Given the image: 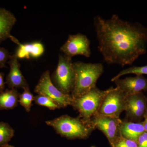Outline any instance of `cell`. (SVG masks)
Listing matches in <instances>:
<instances>
[{"mask_svg": "<svg viewBox=\"0 0 147 147\" xmlns=\"http://www.w3.org/2000/svg\"><path fill=\"white\" fill-rule=\"evenodd\" d=\"M94 25L98 49L108 64H132L147 51V27L124 21L117 14L105 19L97 15Z\"/></svg>", "mask_w": 147, "mask_h": 147, "instance_id": "1", "label": "cell"}, {"mask_svg": "<svg viewBox=\"0 0 147 147\" xmlns=\"http://www.w3.org/2000/svg\"><path fill=\"white\" fill-rule=\"evenodd\" d=\"M75 79L71 92L73 98L79 97L96 87V82L104 72L101 63H86L81 61L73 63Z\"/></svg>", "mask_w": 147, "mask_h": 147, "instance_id": "2", "label": "cell"}, {"mask_svg": "<svg viewBox=\"0 0 147 147\" xmlns=\"http://www.w3.org/2000/svg\"><path fill=\"white\" fill-rule=\"evenodd\" d=\"M45 123L58 134L68 139L86 138L94 128L91 123L84 120L80 117L74 118L63 115Z\"/></svg>", "mask_w": 147, "mask_h": 147, "instance_id": "3", "label": "cell"}, {"mask_svg": "<svg viewBox=\"0 0 147 147\" xmlns=\"http://www.w3.org/2000/svg\"><path fill=\"white\" fill-rule=\"evenodd\" d=\"M108 89L102 90L96 87L79 97L73 98L71 105L78 110L81 117L91 122L92 118L97 113Z\"/></svg>", "mask_w": 147, "mask_h": 147, "instance_id": "4", "label": "cell"}, {"mask_svg": "<svg viewBox=\"0 0 147 147\" xmlns=\"http://www.w3.org/2000/svg\"><path fill=\"white\" fill-rule=\"evenodd\" d=\"M72 59L64 55H59L53 80L55 86L66 94L71 93L74 86L75 73Z\"/></svg>", "mask_w": 147, "mask_h": 147, "instance_id": "5", "label": "cell"}, {"mask_svg": "<svg viewBox=\"0 0 147 147\" xmlns=\"http://www.w3.org/2000/svg\"><path fill=\"white\" fill-rule=\"evenodd\" d=\"M34 92L38 94L49 98L60 108L71 105L73 101V98L71 95L63 93L53 84L49 70L42 73L36 86Z\"/></svg>", "mask_w": 147, "mask_h": 147, "instance_id": "6", "label": "cell"}, {"mask_svg": "<svg viewBox=\"0 0 147 147\" xmlns=\"http://www.w3.org/2000/svg\"><path fill=\"white\" fill-rule=\"evenodd\" d=\"M127 96L117 87L110 88L96 115L119 118L121 113L125 110Z\"/></svg>", "mask_w": 147, "mask_h": 147, "instance_id": "7", "label": "cell"}, {"mask_svg": "<svg viewBox=\"0 0 147 147\" xmlns=\"http://www.w3.org/2000/svg\"><path fill=\"white\" fill-rule=\"evenodd\" d=\"M60 50L63 55L71 59L76 55L89 58L91 55L90 41L86 35L82 33L69 35Z\"/></svg>", "mask_w": 147, "mask_h": 147, "instance_id": "8", "label": "cell"}, {"mask_svg": "<svg viewBox=\"0 0 147 147\" xmlns=\"http://www.w3.org/2000/svg\"><path fill=\"white\" fill-rule=\"evenodd\" d=\"M121 122L119 118L98 115H95L91 120L94 127L102 131L113 146L121 136Z\"/></svg>", "mask_w": 147, "mask_h": 147, "instance_id": "9", "label": "cell"}, {"mask_svg": "<svg viewBox=\"0 0 147 147\" xmlns=\"http://www.w3.org/2000/svg\"><path fill=\"white\" fill-rule=\"evenodd\" d=\"M147 110V97L143 92L126 96L124 111L130 121L140 122Z\"/></svg>", "mask_w": 147, "mask_h": 147, "instance_id": "10", "label": "cell"}, {"mask_svg": "<svg viewBox=\"0 0 147 147\" xmlns=\"http://www.w3.org/2000/svg\"><path fill=\"white\" fill-rule=\"evenodd\" d=\"M116 87L127 96L147 91V79L142 75H136L123 79H118L113 81Z\"/></svg>", "mask_w": 147, "mask_h": 147, "instance_id": "11", "label": "cell"}, {"mask_svg": "<svg viewBox=\"0 0 147 147\" xmlns=\"http://www.w3.org/2000/svg\"><path fill=\"white\" fill-rule=\"evenodd\" d=\"M18 59L15 55H11L8 63L10 70L6 79V83L10 89L22 88H29L28 85L22 74L21 65Z\"/></svg>", "mask_w": 147, "mask_h": 147, "instance_id": "12", "label": "cell"}, {"mask_svg": "<svg viewBox=\"0 0 147 147\" xmlns=\"http://www.w3.org/2000/svg\"><path fill=\"white\" fill-rule=\"evenodd\" d=\"M10 38L18 45L15 54L18 59H29L31 58H38L43 55L45 51L43 44L38 41L22 44L12 36Z\"/></svg>", "mask_w": 147, "mask_h": 147, "instance_id": "13", "label": "cell"}, {"mask_svg": "<svg viewBox=\"0 0 147 147\" xmlns=\"http://www.w3.org/2000/svg\"><path fill=\"white\" fill-rule=\"evenodd\" d=\"M16 22L13 13L5 9L0 8V43L10 38L11 32Z\"/></svg>", "mask_w": 147, "mask_h": 147, "instance_id": "14", "label": "cell"}, {"mask_svg": "<svg viewBox=\"0 0 147 147\" xmlns=\"http://www.w3.org/2000/svg\"><path fill=\"white\" fill-rule=\"evenodd\" d=\"M144 131L142 122H134L130 121H122L121 123V135L124 138L137 142L139 136Z\"/></svg>", "mask_w": 147, "mask_h": 147, "instance_id": "15", "label": "cell"}, {"mask_svg": "<svg viewBox=\"0 0 147 147\" xmlns=\"http://www.w3.org/2000/svg\"><path fill=\"white\" fill-rule=\"evenodd\" d=\"M20 94L16 89L0 91V110H11L15 108L18 105Z\"/></svg>", "mask_w": 147, "mask_h": 147, "instance_id": "16", "label": "cell"}, {"mask_svg": "<svg viewBox=\"0 0 147 147\" xmlns=\"http://www.w3.org/2000/svg\"><path fill=\"white\" fill-rule=\"evenodd\" d=\"M13 129L9 124L0 122V147L8 144L14 136Z\"/></svg>", "mask_w": 147, "mask_h": 147, "instance_id": "17", "label": "cell"}, {"mask_svg": "<svg viewBox=\"0 0 147 147\" xmlns=\"http://www.w3.org/2000/svg\"><path fill=\"white\" fill-rule=\"evenodd\" d=\"M133 74L136 75H142L146 74L147 75V65L142 66L131 67L129 68L125 69L120 71L117 75L111 79V81L113 82L116 79H119L121 76L126 74Z\"/></svg>", "mask_w": 147, "mask_h": 147, "instance_id": "18", "label": "cell"}, {"mask_svg": "<svg viewBox=\"0 0 147 147\" xmlns=\"http://www.w3.org/2000/svg\"><path fill=\"white\" fill-rule=\"evenodd\" d=\"M24 90V92L19 96L18 102L27 112H29L32 106V102L34 100V96L31 92L29 88Z\"/></svg>", "mask_w": 147, "mask_h": 147, "instance_id": "19", "label": "cell"}, {"mask_svg": "<svg viewBox=\"0 0 147 147\" xmlns=\"http://www.w3.org/2000/svg\"><path fill=\"white\" fill-rule=\"evenodd\" d=\"M34 100L36 104L45 106L51 110H55L60 108L59 106L52 99L42 95L38 94L34 96Z\"/></svg>", "mask_w": 147, "mask_h": 147, "instance_id": "20", "label": "cell"}, {"mask_svg": "<svg viewBox=\"0 0 147 147\" xmlns=\"http://www.w3.org/2000/svg\"><path fill=\"white\" fill-rule=\"evenodd\" d=\"M113 147H138L137 142L121 136L113 146Z\"/></svg>", "mask_w": 147, "mask_h": 147, "instance_id": "21", "label": "cell"}, {"mask_svg": "<svg viewBox=\"0 0 147 147\" xmlns=\"http://www.w3.org/2000/svg\"><path fill=\"white\" fill-rule=\"evenodd\" d=\"M11 55L4 48L0 47V68L5 67V64L9 60Z\"/></svg>", "mask_w": 147, "mask_h": 147, "instance_id": "22", "label": "cell"}, {"mask_svg": "<svg viewBox=\"0 0 147 147\" xmlns=\"http://www.w3.org/2000/svg\"><path fill=\"white\" fill-rule=\"evenodd\" d=\"M138 147H147V132L144 131L137 139Z\"/></svg>", "mask_w": 147, "mask_h": 147, "instance_id": "23", "label": "cell"}, {"mask_svg": "<svg viewBox=\"0 0 147 147\" xmlns=\"http://www.w3.org/2000/svg\"><path fill=\"white\" fill-rule=\"evenodd\" d=\"M5 84L3 74L0 72V91H3L4 89Z\"/></svg>", "mask_w": 147, "mask_h": 147, "instance_id": "24", "label": "cell"}, {"mask_svg": "<svg viewBox=\"0 0 147 147\" xmlns=\"http://www.w3.org/2000/svg\"><path fill=\"white\" fill-rule=\"evenodd\" d=\"M144 121L142 122L143 126L144 129L145 131L147 132V110L144 116Z\"/></svg>", "mask_w": 147, "mask_h": 147, "instance_id": "25", "label": "cell"}, {"mask_svg": "<svg viewBox=\"0 0 147 147\" xmlns=\"http://www.w3.org/2000/svg\"><path fill=\"white\" fill-rule=\"evenodd\" d=\"M0 147H14L13 146L8 144H6L3 145V146H1Z\"/></svg>", "mask_w": 147, "mask_h": 147, "instance_id": "26", "label": "cell"}]
</instances>
